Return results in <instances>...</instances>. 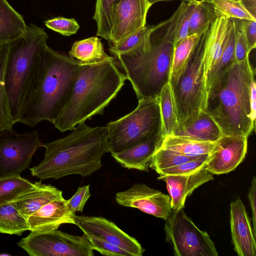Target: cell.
<instances>
[{
	"mask_svg": "<svg viewBox=\"0 0 256 256\" xmlns=\"http://www.w3.org/2000/svg\"><path fill=\"white\" fill-rule=\"evenodd\" d=\"M186 4L182 2L169 18L152 26L140 47L116 56L138 100L158 97L169 82L176 26Z\"/></svg>",
	"mask_w": 256,
	"mask_h": 256,
	"instance_id": "obj_1",
	"label": "cell"
},
{
	"mask_svg": "<svg viewBox=\"0 0 256 256\" xmlns=\"http://www.w3.org/2000/svg\"><path fill=\"white\" fill-rule=\"evenodd\" d=\"M108 132L106 126L91 128L85 122L80 123L66 136L42 144L44 158L30 168L32 174L42 180L92 175L101 168L102 156L108 152Z\"/></svg>",
	"mask_w": 256,
	"mask_h": 256,
	"instance_id": "obj_2",
	"label": "cell"
},
{
	"mask_svg": "<svg viewBox=\"0 0 256 256\" xmlns=\"http://www.w3.org/2000/svg\"><path fill=\"white\" fill-rule=\"evenodd\" d=\"M126 80L112 56L98 63L80 65L69 98L52 124L64 132L102 114Z\"/></svg>",
	"mask_w": 256,
	"mask_h": 256,
	"instance_id": "obj_3",
	"label": "cell"
},
{
	"mask_svg": "<svg viewBox=\"0 0 256 256\" xmlns=\"http://www.w3.org/2000/svg\"><path fill=\"white\" fill-rule=\"evenodd\" d=\"M255 70L249 58L234 62L206 92L204 110L220 128L222 135L248 137L255 128L250 118V85Z\"/></svg>",
	"mask_w": 256,
	"mask_h": 256,
	"instance_id": "obj_4",
	"label": "cell"
},
{
	"mask_svg": "<svg viewBox=\"0 0 256 256\" xmlns=\"http://www.w3.org/2000/svg\"><path fill=\"white\" fill-rule=\"evenodd\" d=\"M80 65L47 46L36 88L18 122L30 127L43 120L52 124L69 98Z\"/></svg>",
	"mask_w": 256,
	"mask_h": 256,
	"instance_id": "obj_5",
	"label": "cell"
},
{
	"mask_svg": "<svg viewBox=\"0 0 256 256\" xmlns=\"http://www.w3.org/2000/svg\"><path fill=\"white\" fill-rule=\"evenodd\" d=\"M48 38L44 28L30 24L24 33L8 42L4 82L14 124L36 88Z\"/></svg>",
	"mask_w": 256,
	"mask_h": 256,
	"instance_id": "obj_6",
	"label": "cell"
},
{
	"mask_svg": "<svg viewBox=\"0 0 256 256\" xmlns=\"http://www.w3.org/2000/svg\"><path fill=\"white\" fill-rule=\"evenodd\" d=\"M106 126L108 152L111 154L152 138L162 131L158 97L139 100L132 112Z\"/></svg>",
	"mask_w": 256,
	"mask_h": 256,
	"instance_id": "obj_7",
	"label": "cell"
},
{
	"mask_svg": "<svg viewBox=\"0 0 256 256\" xmlns=\"http://www.w3.org/2000/svg\"><path fill=\"white\" fill-rule=\"evenodd\" d=\"M210 26L202 34L183 74L172 88L178 124L204 110L206 98L204 58Z\"/></svg>",
	"mask_w": 256,
	"mask_h": 256,
	"instance_id": "obj_8",
	"label": "cell"
},
{
	"mask_svg": "<svg viewBox=\"0 0 256 256\" xmlns=\"http://www.w3.org/2000/svg\"><path fill=\"white\" fill-rule=\"evenodd\" d=\"M166 220V240L171 244L175 256H218L208 233L198 228L183 208L172 211Z\"/></svg>",
	"mask_w": 256,
	"mask_h": 256,
	"instance_id": "obj_9",
	"label": "cell"
},
{
	"mask_svg": "<svg viewBox=\"0 0 256 256\" xmlns=\"http://www.w3.org/2000/svg\"><path fill=\"white\" fill-rule=\"evenodd\" d=\"M18 245L30 256H93L84 234L73 235L58 230L31 232Z\"/></svg>",
	"mask_w": 256,
	"mask_h": 256,
	"instance_id": "obj_10",
	"label": "cell"
},
{
	"mask_svg": "<svg viewBox=\"0 0 256 256\" xmlns=\"http://www.w3.org/2000/svg\"><path fill=\"white\" fill-rule=\"evenodd\" d=\"M42 144L37 130L24 134H18L12 128L0 131V178L20 176Z\"/></svg>",
	"mask_w": 256,
	"mask_h": 256,
	"instance_id": "obj_11",
	"label": "cell"
},
{
	"mask_svg": "<svg viewBox=\"0 0 256 256\" xmlns=\"http://www.w3.org/2000/svg\"><path fill=\"white\" fill-rule=\"evenodd\" d=\"M115 199L120 206L137 208L164 220L172 212L170 196L144 184H136L126 190L117 192Z\"/></svg>",
	"mask_w": 256,
	"mask_h": 256,
	"instance_id": "obj_12",
	"label": "cell"
},
{
	"mask_svg": "<svg viewBox=\"0 0 256 256\" xmlns=\"http://www.w3.org/2000/svg\"><path fill=\"white\" fill-rule=\"evenodd\" d=\"M74 220V224L84 234L95 236L118 246L130 253L132 256H142L144 251L134 238L104 218L75 214Z\"/></svg>",
	"mask_w": 256,
	"mask_h": 256,
	"instance_id": "obj_13",
	"label": "cell"
},
{
	"mask_svg": "<svg viewBox=\"0 0 256 256\" xmlns=\"http://www.w3.org/2000/svg\"><path fill=\"white\" fill-rule=\"evenodd\" d=\"M247 149L248 137L241 135H222L214 142L205 168L212 174L228 173L242 162Z\"/></svg>",
	"mask_w": 256,
	"mask_h": 256,
	"instance_id": "obj_14",
	"label": "cell"
},
{
	"mask_svg": "<svg viewBox=\"0 0 256 256\" xmlns=\"http://www.w3.org/2000/svg\"><path fill=\"white\" fill-rule=\"evenodd\" d=\"M151 6L147 0H120L114 9L110 44H116L146 26Z\"/></svg>",
	"mask_w": 256,
	"mask_h": 256,
	"instance_id": "obj_15",
	"label": "cell"
},
{
	"mask_svg": "<svg viewBox=\"0 0 256 256\" xmlns=\"http://www.w3.org/2000/svg\"><path fill=\"white\" fill-rule=\"evenodd\" d=\"M230 226L234 250L239 256H256V236L244 204L238 198L230 204Z\"/></svg>",
	"mask_w": 256,
	"mask_h": 256,
	"instance_id": "obj_16",
	"label": "cell"
},
{
	"mask_svg": "<svg viewBox=\"0 0 256 256\" xmlns=\"http://www.w3.org/2000/svg\"><path fill=\"white\" fill-rule=\"evenodd\" d=\"M158 179L166 182L172 211H177L184 207L186 198L196 188L214 178L204 166L190 174L159 176Z\"/></svg>",
	"mask_w": 256,
	"mask_h": 256,
	"instance_id": "obj_17",
	"label": "cell"
},
{
	"mask_svg": "<svg viewBox=\"0 0 256 256\" xmlns=\"http://www.w3.org/2000/svg\"><path fill=\"white\" fill-rule=\"evenodd\" d=\"M64 198L46 204L27 219L30 232H47L57 230L65 224H74V216L68 210Z\"/></svg>",
	"mask_w": 256,
	"mask_h": 256,
	"instance_id": "obj_18",
	"label": "cell"
},
{
	"mask_svg": "<svg viewBox=\"0 0 256 256\" xmlns=\"http://www.w3.org/2000/svg\"><path fill=\"white\" fill-rule=\"evenodd\" d=\"M164 138L160 131L146 140L111 155L124 168L148 172L153 156L161 146Z\"/></svg>",
	"mask_w": 256,
	"mask_h": 256,
	"instance_id": "obj_19",
	"label": "cell"
},
{
	"mask_svg": "<svg viewBox=\"0 0 256 256\" xmlns=\"http://www.w3.org/2000/svg\"><path fill=\"white\" fill-rule=\"evenodd\" d=\"M62 198V192L56 187L42 182H36L32 187L10 202L27 220L46 204Z\"/></svg>",
	"mask_w": 256,
	"mask_h": 256,
	"instance_id": "obj_20",
	"label": "cell"
},
{
	"mask_svg": "<svg viewBox=\"0 0 256 256\" xmlns=\"http://www.w3.org/2000/svg\"><path fill=\"white\" fill-rule=\"evenodd\" d=\"M172 135L191 139L215 142L222 132L212 117L204 110L178 124Z\"/></svg>",
	"mask_w": 256,
	"mask_h": 256,
	"instance_id": "obj_21",
	"label": "cell"
},
{
	"mask_svg": "<svg viewBox=\"0 0 256 256\" xmlns=\"http://www.w3.org/2000/svg\"><path fill=\"white\" fill-rule=\"evenodd\" d=\"M230 18L218 16L211 24L205 50L204 64L206 78L219 59L227 36Z\"/></svg>",
	"mask_w": 256,
	"mask_h": 256,
	"instance_id": "obj_22",
	"label": "cell"
},
{
	"mask_svg": "<svg viewBox=\"0 0 256 256\" xmlns=\"http://www.w3.org/2000/svg\"><path fill=\"white\" fill-rule=\"evenodd\" d=\"M27 27L22 16L7 0H0V46L22 34Z\"/></svg>",
	"mask_w": 256,
	"mask_h": 256,
	"instance_id": "obj_23",
	"label": "cell"
},
{
	"mask_svg": "<svg viewBox=\"0 0 256 256\" xmlns=\"http://www.w3.org/2000/svg\"><path fill=\"white\" fill-rule=\"evenodd\" d=\"M202 33L189 36L175 44L169 80L172 88L176 86L183 74Z\"/></svg>",
	"mask_w": 256,
	"mask_h": 256,
	"instance_id": "obj_24",
	"label": "cell"
},
{
	"mask_svg": "<svg viewBox=\"0 0 256 256\" xmlns=\"http://www.w3.org/2000/svg\"><path fill=\"white\" fill-rule=\"evenodd\" d=\"M68 55L81 65L98 63L111 57L104 52L100 40L96 36L76 42Z\"/></svg>",
	"mask_w": 256,
	"mask_h": 256,
	"instance_id": "obj_25",
	"label": "cell"
},
{
	"mask_svg": "<svg viewBox=\"0 0 256 256\" xmlns=\"http://www.w3.org/2000/svg\"><path fill=\"white\" fill-rule=\"evenodd\" d=\"M214 144V142L170 135L164 137L160 147L183 155L198 156L209 155Z\"/></svg>",
	"mask_w": 256,
	"mask_h": 256,
	"instance_id": "obj_26",
	"label": "cell"
},
{
	"mask_svg": "<svg viewBox=\"0 0 256 256\" xmlns=\"http://www.w3.org/2000/svg\"><path fill=\"white\" fill-rule=\"evenodd\" d=\"M234 40V23L232 19L230 18L227 36L220 56L216 64L208 72L206 78V95L208 90L216 81L232 64L236 62Z\"/></svg>",
	"mask_w": 256,
	"mask_h": 256,
	"instance_id": "obj_27",
	"label": "cell"
},
{
	"mask_svg": "<svg viewBox=\"0 0 256 256\" xmlns=\"http://www.w3.org/2000/svg\"><path fill=\"white\" fill-rule=\"evenodd\" d=\"M164 137L172 135L178 124L177 112L173 92L168 82L162 88L158 97Z\"/></svg>",
	"mask_w": 256,
	"mask_h": 256,
	"instance_id": "obj_28",
	"label": "cell"
},
{
	"mask_svg": "<svg viewBox=\"0 0 256 256\" xmlns=\"http://www.w3.org/2000/svg\"><path fill=\"white\" fill-rule=\"evenodd\" d=\"M27 230V220L11 202L0 204V233L20 236Z\"/></svg>",
	"mask_w": 256,
	"mask_h": 256,
	"instance_id": "obj_29",
	"label": "cell"
},
{
	"mask_svg": "<svg viewBox=\"0 0 256 256\" xmlns=\"http://www.w3.org/2000/svg\"><path fill=\"white\" fill-rule=\"evenodd\" d=\"M8 48V42L0 46V132L12 129L14 124L4 82Z\"/></svg>",
	"mask_w": 256,
	"mask_h": 256,
	"instance_id": "obj_30",
	"label": "cell"
},
{
	"mask_svg": "<svg viewBox=\"0 0 256 256\" xmlns=\"http://www.w3.org/2000/svg\"><path fill=\"white\" fill-rule=\"evenodd\" d=\"M120 0H96L93 19L97 25L96 36L110 41L112 18L116 6Z\"/></svg>",
	"mask_w": 256,
	"mask_h": 256,
	"instance_id": "obj_31",
	"label": "cell"
},
{
	"mask_svg": "<svg viewBox=\"0 0 256 256\" xmlns=\"http://www.w3.org/2000/svg\"><path fill=\"white\" fill-rule=\"evenodd\" d=\"M216 18L210 2L204 0H196L190 20L188 36L204 32Z\"/></svg>",
	"mask_w": 256,
	"mask_h": 256,
	"instance_id": "obj_32",
	"label": "cell"
},
{
	"mask_svg": "<svg viewBox=\"0 0 256 256\" xmlns=\"http://www.w3.org/2000/svg\"><path fill=\"white\" fill-rule=\"evenodd\" d=\"M210 2L216 17L224 16L240 20H256V17L247 9L242 0H211Z\"/></svg>",
	"mask_w": 256,
	"mask_h": 256,
	"instance_id": "obj_33",
	"label": "cell"
},
{
	"mask_svg": "<svg viewBox=\"0 0 256 256\" xmlns=\"http://www.w3.org/2000/svg\"><path fill=\"white\" fill-rule=\"evenodd\" d=\"M34 184L20 176L0 178V204L12 201Z\"/></svg>",
	"mask_w": 256,
	"mask_h": 256,
	"instance_id": "obj_34",
	"label": "cell"
},
{
	"mask_svg": "<svg viewBox=\"0 0 256 256\" xmlns=\"http://www.w3.org/2000/svg\"><path fill=\"white\" fill-rule=\"evenodd\" d=\"M199 156H187L160 147L154 152L150 168L158 173L161 170L176 166Z\"/></svg>",
	"mask_w": 256,
	"mask_h": 256,
	"instance_id": "obj_35",
	"label": "cell"
},
{
	"mask_svg": "<svg viewBox=\"0 0 256 256\" xmlns=\"http://www.w3.org/2000/svg\"><path fill=\"white\" fill-rule=\"evenodd\" d=\"M152 26H145L137 32L124 38L116 44L110 45V52L114 56L132 52L140 47L146 40Z\"/></svg>",
	"mask_w": 256,
	"mask_h": 256,
	"instance_id": "obj_36",
	"label": "cell"
},
{
	"mask_svg": "<svg viewBox=\"0 0 256 256\" xmlns=\"http://www.w3.org/2000/svg\"><path fill=\"white\" fill-rule=\"evenodd\" d=\"M208 155L198 158L168 168L161 170L158 174L160 176L168 175H183L192 173L204 166Z\"/></svg>",
	"mask_w": 256,
	"mask_h": 256,
	"instance_id": "obj_37",
	"label": "cell"
},
{
	"mask_svg": "<svg viewBox=\"0 0 256 256\" xmlns=\"http://www.w3.org/2000/svg\"><path fill=\"white\" fill-rule=\"evenodd\" d=\"M46 26L64 36L76 34L80 28L78 22L74 18L57 17L44 22Z\"/></svg>",
	"mask_w": 256,
	"mask_h": 256,
	"instance_id": "obj_38",
	"label": "cell"
},
{
	"mask_svg": "<svg viewBox=\"0 0 256 256\" xmlns=\"http://www.w3.org/2000/svg\"><path fill=\"white\" fill-rule=\"evenodd\" d=\"M94 250L108 256H132L127 251L94 236L85 234Z\"/></svg>",
	"mask_w": 256,
	"mask_h": 256,
	"instance_id": "obj_39",
	"label": "cell"
},
{
	"mask_svg": "<svg viewBox=\"0 0 256 256\" xmlns=\"http://www.w3.org/2000/svg\"><path fill=\"white\" fill-rule=\"evenodd\" d=\"M235 26L234 56L236 62H240L249 58L244 29L240 20L232 18Z\"/></svg>",
	"mask_w": 256,
	"mask_h": 256,
	"instance_id": "obj_40",
	"label": "cell"
},
{
	"mask_svg": "<svg viewBox=\"0 0 256 256\" xmlns=\"http://www.w3.org/2000/svg\"><path fill=\"white\" fill-rule=\"evenodd\" d=\"M196 0L186 2L178 22L175 44L188 36L190 20Z\"/></svg>",
	"mask_w": 256,
	"mask_h": 256,
	"instance_id": "obj_41",
	"label": "cell"
},
{
	"mask_svg": "<svg viewBox=\"0 0 256 256\" xmlns=\"http://www.w3.org/2000/svg\"><path fill=\"white\" fill-rule=\"evenodd\" d=\"M90 196L89 184L78 187L72 196L66 200L68 211L74 215L77 212H82L84 206Z\"/></svg>",
	"mask_w": 256,
	"mask_h": 256,
	"instance_id": "obj_42",
	"label": "cell"
},
{
	"mask_svg": "<svg viewBox=\"0 0 256 256\" xmlns=\"http://www.w3.org/2000/svg\"><path fill=\"white\" fill-rule=\"evenodd\" d=\"M250 52L256 48V20H240Z\"/></svg>",
	"mask_w": 256,
	"mask_h": 256,
	"instance_id": "obj_43",
	"label": "cell"
},
{
	"mask_svg": "<svg viewBox=\"0 0 256 256\" xmlns=\"http://www.w3.org/2000/svg\"><path fill=\"white\" fill-rule=\"evenodd\" d=\"M256 180L254 176L252 180L249 189L248 198L252 211V230L254 234L256 236Z\"/></svg>",
	"mask_w": 256,
	"mask_h": 256,
	"instance_id": "obj_44",
	"label": "cell"
},
{
	"mask_svg": "<svg viewBox=\"0 0 256 256\" xmlns=\"http://www.w3.org/2000/svg\"><path fill=\"white\" fill-rule=\"evenodd\" d=\"M250 118L252 122L256 124V84L255 76L252 78L250 92Z\"/></svg>",
	"mask_w": 256,
	"mask_h": 256,
	"instance_id": "obj_45",
	"label": "cell"
},
{
	"mask_svg": "<svg viewBox=\"0 0 256 256\" xmlns=\"http://www.w3.org/2000/svg\"><path fill=\"white\" fill-rule=\"evenodd\" d=\"M148 2L152 6L153 4L159 2H162V1H171V0H147ZM182 0V2H188L192 0Z\"/></svg>",
	"mask_w": 256,
	"mask_h": 256,
	"instance_id": "obj_46",
	"label": "cell"
},
{
	"mask_svg": "<svg viewBox=\"0 0 256 256\" xmlns=\"http://www.w3.org/2000/svg\"><path fill=\"white\" fill-rule=\"evenodd\" d=\"M206 0L208 2H209L211 1V0Z\"/></svg>",
	"mask_w": 256,
	"mask_h": 256,
	"instance_id": "obj_47",
	"label": "cell"
}]
</instances>
